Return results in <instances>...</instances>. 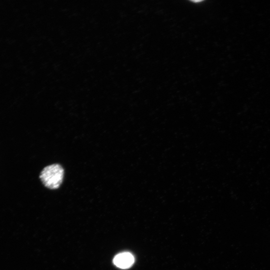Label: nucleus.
Returning a JSON list of instances; mask_svg holds the SVG:
<instances>
[{
  "label": "nucleus",
  "instance_id": "f03ea898",
  "mask_svg": "<svg viewBox=\"0 0 270 270\" xmlns=\"http://www.w3.org/2000/svg\"><path fill=\"white\" fill-rule=\"evenodd\" d=\"M134 262L132 254L128 252L120 253L115 256L113 260L114 264L120 268H128L130 267Z\"/></svg>",
  "mask_w": 270,
  "mask_h": 270
},
{
  "label": "nucleus",
  "instance_id": "f257e3e1",
  "mask_svg": "<svg viewBox=\"0 0 270 270\" xmlns=\"http://www.w3.org/2000/svg\"><path fill=\"white\" fill-rule=\"evenodd\" d=\"M64 176L62 167L59 164H52L43 168L40 178L46 188L56 189L62 184Z\"/></svg>",
  "mask_w": 270,
  "mask_h": 270
}]
</instances>
